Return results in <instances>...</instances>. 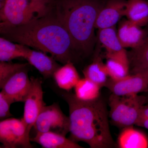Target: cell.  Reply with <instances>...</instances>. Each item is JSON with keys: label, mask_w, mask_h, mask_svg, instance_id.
<instances>
[{"label": "cell", "mask_w": 148, "mask_h": 148, "mask_svg": "<svg viewBox=\"0 0 148 148\" xmlns=\"http://www.w3.org/2000/svg\"><path fill=\"white\" fill-rule=\"evenodd\" d=\"M126 0H108L98 14L95 29L114 27L123 16H125Z\"/></svg>", "instance_id": "obj_11"}, {"label": "cell", "mask_w": 148, "mask_h": 148, "mask_svg": "<svg viewBox=\"0 0 148 148\" xmlns=\"http://www.w3.org/2000/svg\"><path fill=\"white\" fill-rule=\"evenodd\" d=\"M98 38L105 47L106 53H112L124 50L120 42L115 26L98 30Z\"/></svg>", "instance_id": "obj_23"}, {"label": "cell", "mask_w": 148, "mask_h": 148, "mask_svg": "<svg viewBox=\"0 0 148 148\" xmlns=\"http://www.w3.org/2000/svg\"><path fill=\"white\" fill-rule=\"evenodd\" d=\"M37 132H51L66 136L70 131L69 117L61 110L58 103L45 106L34 126Z\"/></svg>", "instance_id": "obj_6"}, {"label": "cell", "mask_w": 148, "mask_h": 148, "mask_svg": "<svg viewBox=\"0 0 148 148\" xmlns=\"http://www.w3.org/2000/svg\"><path fill=\"white\" fill-rule=\"evenodd\" d=\"M135 125L148 130V105L141 107Z\"/></svg>", "instance_id": "obj_26"}, {"label": "cell", "mask_w": 148, "mask_h": 148, "mask_svg": "<svg viewBox=\"0 0 148 148\" xmlns=\"http://www.w3.org/2000/svg\"><path fill=\"white\" fill-rule=\"evenodd\" d=\"M106 66L110 78L119 80L129 75V60L125 49L116 53H106Z\"/></svg>", "instance_id": "obj_14"}, {"label": "cell", "mask_w": 148, "mask_h": 148, "mask_svg": "<svg viewBox=\"0 0 148 148\" xmlns=\"http://www.w3.org/2000/svg\"><path fill=\"white\" fill-rule=\"evenodd\" d=\"M28 66V64L0 62V88L9 78L16 72Z\"/></svg>", "instance_id": "obj_24"}, {"label": "cell", "mask_w": 148, "mask_h": 148, "mask_svg": "<svg viewBox=\"0 0 148 148\" xmlns=\"http://www.w3.org/2000/svg\"><path fill=\"white\" fill-rule=\"evenodd\" d=\"M145 36L143 42L127 52L130 68L133 74L148 66V24L145 27Z\"/></svg>", "instance_id": "obj_18"}, {"label": "cell", "mask_w": 148, "mask_h": 148, "mask_svg": "<svg viewBox=\"0 0 148 148\" xmlns=\"http://www.w3.org/2000/svg\"><path fill=\"white\" fill-rule=\"evenodd\" d=\"M117 32L121 44L124 48L132 49L138 47L143 42L145 36L144 29L128 19L119 22Z\"/></svg>", "instance_id": "obj_12"}, {"label": "cell", "mask_w": 148, "mask_h": 148, "mask_svg": "<svg viewBox=\"0 0 148 148\" xmlns=\"http://www.w3.org/2000/svg\"><path fill=\"white\" fill-rule=\"evenodd\" d=\"M101 88L92 81L84 77L80 79L74 87L75 95L81 101H95L101 96Z\"/></svg>", "instance_id": "obj_22"}, {"label": "cell", "mask_w": 148, "mask_h": 148, "mask_svg": "<svg viewBox=\"0 0 148 148\" xmlns=\"http://www.w3.org/2000/svg\"><path fill=\"white\" fill-rule=\"evenodd\" d=\"M125 16L132 23L145 27L148 24V1L126 0Z\"/></svg>", "instance_id": "obj_19"}, {"label": "cell", "mask_w": 148, "mask_h": 148, "mask_svg": "<svg viewBox=\"0 0 148 148\" xmlns=\"http://www.w3.org/2000/svg\"><path fill=\"white\" fill-rule=\"evenodd\" d=\"M0 142L1 148H33L24 122L14 118L1 121Z\"/></svg>", "instance_id": "obj_7"}, {"label": "cell", "mask_w": 148, "mask_h": 148, "mask_svg": "<svg viewBox=\"0 0 148 148\" xmlns=\"http://www.w3.org/2000/svg\"><path fill=\"white\" fill-rule=\"evenodd\" d=\"M83 72L84 77L92 81L101 88L105 86L108 79L106 64H103L99 56L96 57L91 64L85 68Z\"/></svg>", "instance_id": "obj_20"}, {"label": "cell", "mask_w": 148, "mask_h": 148, "mask_svg": "<svg viewBox=\"0 0 148 148\" xmlns=\"http://www.w3.org/2000/svg\"><path fill=\"white\" fill-rule=\"evenodd\" d=\"M146 104L144 95L118 96L112 94L109 99V117L113 124L124 127L135 125L141 107Z\"/></svg>", "instance_id": "obj_5"}, {"label": "cell", "mask_w": 148, "mask_h": 148, "mask_svg": "<svg viewBox=\"0 0 148 148\" xmlns=\"http://www.w3.org/2000/svg\"><path fill=\"white\" fill-rule=\"evenodd\" d=\"M120 148H148V139L143 132L132 126L123 128L117 140Z\"/></svg>", "instance_id": "obj_16"}, {"label": "cell", "mask_w": 148, "mask_h": 148, "mask_svg": "<svg viewBox=\"0 0 148 148\" xmlns=\"http://www.w3.org/2000/svg\"><path fill=\"white\" fill-rule=\"evenodd\" d=\"M3 37L13 42L49 53L65 64L78 58L69 32L54 16L47 15L15 27H0Z\"/></svg>", "instance_id": "obj_1"}, {"label": "cell", "mask_w": 148, "mask_h": 148, "mask_svg": "<svg viewBox=\"0 0 148 148\" xmlns=\"http://www.w3.org/2000/svg\"><path fill=\"white\" fill-rule=\"evenodd\" d=\"M27 66L20 69L6 81L1 89L15 102H24L29 93L32 81L28 75Z\"/></svg>", "instance_id": "obj_10"}, {"label": "cell", "mask_w": 148, "mask_h": 148, "mask_svg": "<svg viewBox=\"0 0 148 148\" xmlns=\"http://www.w3.org/2000/svg\"><path fill=\"white\" fill-rule=\"evenodd\" d=\"M28 47L15 44L4 37L0 38V61L10 62L16 58H24Z\"/></svg>", "instance_id": "obj_21"}, {"label": "cell", "mask_w": 148, "mask_h": 148, "mask_svg": "<svg viewBox=\"0 0 148 148\" xmlns=\"http://www.w3.org/2000/svg\"><path fill=\"white\" fill-rule=\"evenodd\" d=\"M30 140L44 148H83L66 136L55 132H37L36 136Z\"/></svg>", "instance_id": "obj_15"}, {"label": "cell", "mask_w": 148, "mask_h": 148, "mask_svg": "<svg viewBox=\"0 0 148 148\" xmlns=\"http://www.w3.org/2000/svg\"><path fill=\"white\" fill-rule=\"evenodd\" d=\"M105 87L118 96L137 95L148 90V79L143 74L128 75L119 80L108 79Z\"/></svg>", "instance_id": "obj_9"}, {"label": "cell", "mask_w": 148, "mask_h": 148, "mask_svg": "<svg viewBox=\"0 0 148 148\" xmlns=\"http://www.w3.org/2000/svg\"><path fill=\"white\" fill-rule=\"evenodd\" d=\"M6 1L7 0H0V9L2 8Z\"/></svg>", "instance_id": "obj_28"}, {"label": "cell", "mask_w": 148, "mask_h": 148, "mask_svg": "<svg viewBox=\"0 0 148 148\" xmlns=\"http://www.w3.org/2000/svg\"><path fill=\"white\" fill-rule=\"evenodd\" d=\"M24 58L34 66L44 79L53 77L54 72L61 67L53 57H49L42 51L32 50L29 47Z\"/></svg>", "instance_id": "obj_13"}, {"label": "cell", "mask_w": 148, "mask_h": 148, "mask_svg": "<svg viewBox=\"0 0 148 148\" xmlns=\"http://www.w3.org/2000/svg\"><path fill=\"white\" fill-rule=\"evenodd\" d=\"M15 103L14 101L2 91L0 92V119L3 120L10 118L12 114L10 112L11 104Z\"/></svg>", "instance_id": "obj_25"}, {"label": "cell", "mask_w": 148, "mask_h": 148, "mask_svg": "<svg viewBox=\"0 0 148 148\" xmlns=\"http://www.w3.org/2000/svg\"><path fill=\"white\" fill-rule=\"evenodd\" d=\"M136 73H140L143 74L145 76L147 77L148 79V66H147L145 68L141 69L139 71L137 72ZM135 73V74H136Z\"/></svg>", "instance_id": "obj_27"}, {"label": "cell", "mask_w": 148, "mask_h": 148, "mask_svg": "<svg viewBox=\"0 0 148 148\" xmlns=\"http://www.w3.org/2000/svg\"><path fill=\"white\" fill-rule=\"evenodd\" d=\"M63 97L69 105L70 139L83 142L91 148L115 147L109 125V112L100 96L95 101H83L67 91Z\"/></svg>", "instance_id": "obj_2"}, {"label": "cell", "mask_w": 148, "mask_h": 148, "mask_svg": "<svg viewBox=\"0 0 148 148\" xmlns=\"http://www.w3.org/2000/svg\"><path fill=\"white\" fill-rule=\"evenodd\" d=\"M105 0H57L56 16L71 38L78 58L90 55L96 38L95 22Z\"/></svg>", "instance_id": "obj_3"}, {"label": "cell", "mask_w": 148, "mask_h": 148, "mask_svg": "<svg viewBox=\"0 0 148 148\" xmlns=\"http://www.w3.org/2000/svg\"><path fill=\"white\" fill-rule=\"evenodd\" d=\"M32 86L24 101V112L21 119L30 132L43 108L46 106L43 100L42 82L38 78L31 77Z\"/></svg>", "instance_id": "obj_8"}, {"label": "cell", "mask_w": 148, "mask_h": 148, "mask_svg": "<svg viewBox=\"0 0 148 148\" xmlns=\"http://www.w3.org/2000/svg\"><path fill=\"white\" fill-rule=\"evenodd\" d=\"M53 77L58 87L66 91L74 88L80 79L74 63L71 62L59 67L54 72Z\"/></svg>", "instance_id": "obj_17"}, {"label": "cell", "mask_w": 148, "mask_h": 148, "mask_svg": "<svg viewBox=\"0 0 148 148\" xmlns=\"http://www.w3.org/2000/svg\"><path fill=\"white\" fill-rule=\"evenodd\" d=\"M144 95L146 97V104H148V90L147 92H145Z\"/></svg>", "instance_id": "obj_29"}, {"label": "cell", "mask_w": 148, "mask_h": 148, "mask_svg": "<svg viewBox=\"0 0 148 148\" xmlns=\"http://www.w3.org/2000/svg\"><path fill=\"white\" fill-rule=\"evenodd\" d=\"M52 0H7L0 9V27H15L49 14Z\"/></svg>", "instance_id": "obj_4"}]
</instances>
